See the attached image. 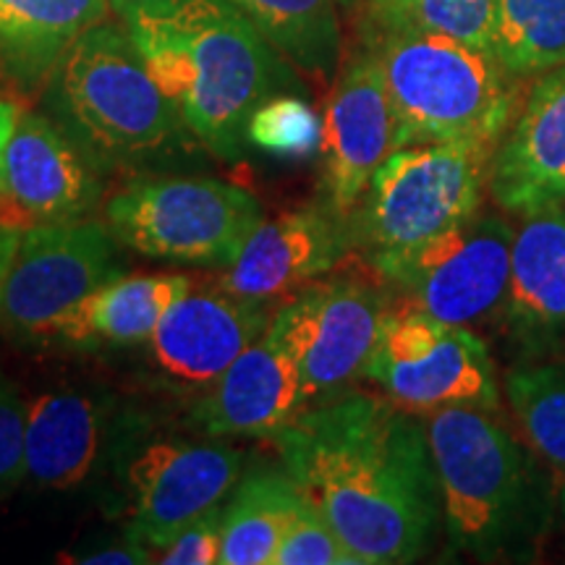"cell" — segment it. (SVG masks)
Listing matches in <instances>:
<instances>
[{"instance_id": "1", "label": "cell", "mask_w": 565, "mask_h": 565, "mask_svg": "<svg viewBox=\"0 0 565 565\" xmlns=\"http://www.w3.org/2000/svg\"><path fill=\"white\" fill-rule=\"evenodd\" d=\"M286 475L362 565L414 563L443 519L427 427L387 395L345 391L275 437Z\"/></svg>"}, {"instance_id": "2", "label": "cell", "mask_w": 565, "mask_h": 565, "mask_svg": "<svg viewBox=\"0 0 565 565\" xmlns=\"http://www.w3.org/2000/svg\"><path fill=\"white\" fill-rule=\"evenodd\" d=\"M124 24L192 137L221 160H242L259 105L307 92L228 0H160L126 13Z\"/></svg>"}, {"instance_id": "3", "label": "cell", "mask_w": 565, "mask_h": 565, "mask_svg": "<svg viewBox=\"0 0 565 565\" xmlns=\"http://www.w3.org/2000/svg\"><path fill=\"white\" fill-rule=\"evenodd\" d=\"M454 553L529 561L553 519L550 479L498 408L445 406L424 419Z\"/></svg>"}, {"instance_id": "4", "label": "cell", "mask_w": 565, "mask_h": 565, "mask_svg": "<svg viewBox=\"0 0 565 565\" xmlns=\"http://www.w3.org/2000/svg\"><path fill=\"white\" fill-rule=\"evenodd\" d=\"M42 105L100 173L160 171L192 150V131L154 82L126 24L89 26L53 68Z\"/></svg>"}, {"instance_id": "5", "label": "cell", "mask_w": 565, "mask_h": 565, "mask_svg": "<svg viewBox=\"0 0 565 565\" xmlns=\"http://www.w3.org/2000/svg\"><path fill=\"white\" fill-rule=\"evenodd\" d=\"M391 92L398 150L424 141L503 139L521 108V79L498 55L416 26L362 34Z\"/></svg>"}, {"instance_id": "6", "label": "cell", "mask_w": 565, "mask_h": 565, "mask_svg": "<svg viewBox=\"0 0 565 565\" xmlns=\"http://www.w3.org/2000/svg\"><path fill=\"white\" fill-rule=\"evenodd\" d=\"M498 145V139H454L395 150L345 217L353 249L366 259L404 252L477 215L490 192Z\"/></svg>"}, {"instance_id": "7", "label": "cell", "mask_w": 565, "mask_h": 565, "mask_svg": "<svg viewBox=\"0 0 565 565\" xmlns=\"http://www.w3.org/2000/svg\"><path fill=\"white\" fill-rule=\"evenodd\" d=\"M118 246L171 265L228 267L263 223L242 186L192 175H139L105 204Z\"/></svg>"}, {"instance_id": "8", "label": "cell", "mask_w": 565, "mask_h": 565, "mask_svg": "<svg viewBox=\"0 0 565 565\" xmlns=\"http://www.w3.org/2000/svg\"><path fill=\"white\" fill-rule=\"evenodd\" d=\"M126 536L150 553L171 545L200 515L223 508L242 482L244 458L221 437L134 433L121 443Z\"/></svg>"}, {"instance_id": "9", "label": "cell", "mask_w": 565, "mask_h": 565, "mask_svg": "<svg viewBox=\"0 0 565 565\" xmlns=\"http://www.w3.org/2000/svg\"><path fill=\"white\" fill-rule=\"evenodd\" d=\"M513 238L511 221L477 212L429 242L374 257L370 265L422 312L471 328L503 312Z\"/></svg>"}, {"instance_id": "10", "label": "cell", "mask_w": 565, "mask_h": 565, "mask_svg": "<svg viewBox=\"0 0 565 565\" xmlns=\"http://www.w3.org/2000/svg\"><path fill=\"white\" fill-rule=\"evenodd\" d=\"M364 377L414 414L445 406L500 408L498 377L482 338L408 301L387 307Z\"/></svg>"}, {"instance_id": "11", "label": "cell", "mask_w": 565, "mask_h": 565, "mask_svg": "<svg viewBox=\"0 0 565 565\" xmlns=\"http://www.w3.org/2000/svg\"><path fill=\"white\" fill-rule=\"evenodd\" d=\"M108 223L32 225L21 233L0 299V328L13 341L51 345L58 320L92 291L124 275Z\"/></svg>"}, {"instance_id": "12", "label": "cell", "mask_w": 565, "mask_h": 565, "mask_svg": "<svg viewBox=\"0 0 565 565\" xmlns=\"http://www.w3.org/2000/svg\"><path fill=\"white\" fill-rule=\"evenodd\" d=\"M387 307L377 286L343 275L303 286L273 315L299 364L303 406H320L364 377Z\"/></svg>"}, {"instance_id": "13", "label": "cell", "mask_w": 565, "mask_h": 565, "mask_svg": "<svg viewBox=\"0 0 565 565\" xmlns=\"http://www.w3.org/2000/svg\"><path fill=\"white\" fill-rule=\"evenodd\" d=\"M398 150V121L383 63L370 42L345 61L322 118V202L349 217L377 171Z\"/></svg>"}, {"instance_id": "14", "label": "cell", "mask_w": 565, "mask_h": 565, "mask_svg": "<svg viewBox=\"0 0 565 565\" xmlns=\"http://www.w3.org/2000/svg\"><path fill=\"white\" fill-rule=\"evenodd\" d=\"M100 196V171L87 152L47 113H21L6 147L0 223L26 231L87 221Z\"/></svg>"}, {"instance_id": "15", "label": "cell", "mask_w": 565, "mask_h": 565, "mask_svg": "<svg viewBox=\"0 0 565 565\" xmlns=\"http://www.w3.org/2000/svg\"><path fill=\"white\" fill-rule=\"evenodd\" d=\"M270 320L265 303L225 288L189 291L162 317L145 349L162 383L181 393H204L265 333Z\"/></svg>"}, {"instance_id": "16", "label": "cell", "mask_w": 565, "mask_h": 565, "mask_svg": "<svg viewBox=\"0 0 565 565\" xmlns=\"http://www.w3.org/2000/svg\"><path fill=\"white\" fill-rule=\"evenodd\" d=\"M351 249L341 212L322 200L303 204L252 231L242 254L225 267L221 288L267 307L322 278Z\"/></svg>"}, {"instance_id": "17", "label": "cell", "mask_w": 565, "mask_h": 565, "mask_svg": "<svg viewBox=\"0 0 565 565\" xmlns=\"http://www.w3.org/2000/svg\"><path fill=\"white\" fill-rule=\"evenodd\" d=\"M299 364L273 320L202 393L192 422L210 437H278L303 414Z\"/></svg>"}, {"instance_id": "18", "label": "cell", "mask_w": 565, "mask_h": 565, "mask_svg": "<svg viewBox=\"0 0 565 565\" xmlns=\"http://www.w3.org/2000/svg\"><path fill=\"white\" fill-rule=\"evenodd\" d=\"M500 320L534 356L565 343V204L547 202L521 215Z\"/></svg>"}, {"instance_id": "19", "label": "cell", "mask_w": 565, "mask_h": 565, "mask_svg": "<svg viewBox=\"0 0 565 565\" xmlns=\"http://www.w3.org/2000/svg\"><path fill=\"white\" fill-rule=\"evenodd\" d=\"M113 401L100 387L58 385L26 404V479L68 492L95 475L110 445Z\"/></svg>"}, {"instance_id": "20", "label": "cell", "mask_w": 565, "mask_h": 565, "mask_svg": "<svg viewBox=\"0 0 565 565\" xmlns=\"http://www.w3.org/2000/svg\"><path fill=\"white\" fill-rule=\"evenodd\" d=\"M565 179V63L536 76L492 158L490 196L505 212L542 207Z\"/></svg>"}, {"instance_id": "21", "label": "cell", "mask_w": 565, "mask_h": 565, "mask_svg": "<svg viewBox=\"0 0 565 565\" xmlns=\"http://www.w3.org/2000/svg\"><path fill=\"white\" fill-rule=\"evenodd\" d=\"M189 291V275H118L61 317L51 345L82 351L145 345Z\"/></svg>"}, {"instance_id": "22", "label": "cell", "mask_w": 565, "mask_h": 565, "mask_svg": "<svg viewBox=\"0 0 565 565\" xmlns=\"http://www.w3.org/2000/svg\"><path fill=\"white\" fill-rule=\"evenodd\" d=\"M108 11L110 0H0V87L45 89L63 53Z\"/></svg>"}, {"instance_id": "23", "label": "cell", "mask_w": 565, "mask_h": 565, "mask_svg": "<svg viewBox=\"0 0 565 565\" xmlns=\"http://www.w3.org/2000/svg\"><path fill=\"white\" fill-rule=\"evenodd\" d=\"M303 492L288 475L244 477L223 505V565H275L280 540L299 511Z\"/></svg>"}, {"instance_id": "24", "label": "cell", "mask_w": 565, "mask_h": 565, "mask_svg": "<svg viewBox=\"0 0 565 565\" xmlns=\"http://www.w3.org/2000/svg\"><path fill=\"white\" fill-rule=\"evenodd\" d=\"M296 71L333 79L343 34L335 0H228Z\"/></svg>"}, {"instance_id": "25", "label": "cell", "mask_w": 565, "mask_h": 565, "mask_svg": "<svg viewBox=\"0 0 565 565\" xmlns=\"http://www.w3.org/2000/svg\"><path fill=\"white\" fill-rule=\"evenodd\" d=\"M492 53L515 79L565 63V0H498Z\"/></svg>"}, {"instance_id": "26", "label": "cell", "mask_w": 565, "mask_h": 565, "mask_svg": "<svg viewBox=\"0 0 565 565\" xmlns=\"http://www.w3.org/2000/svg\"><path fill=\"white\" fill-rule=\"evenodd\" d=\"M505 398L529 448L565 475V356L515 366Z\"/></svg>"}, {"instance_id": "27", "label": "cell", "mask_w": 565, "mask_h": 565, "mask_svg": "<svg viewBox=\"0 0 565 565\" xmlns=\"http://www.w3.org/2000/svg\"><path fill=\"white\" fill-rule=\"evenodd\" d=\"M246 137L275 158H307L320 147L322 121L303 95H278L254 110Z\"/></svg>"}, {"instance_id": "28", "label": "cell", "mask_w": 565, "mask_h": 565, "mask_svg": "<svg viewBox=\"0 0 565 565\" xmlns=\"http://www.w3.org/2000/svg\"><path fill=\"white\" fill-rule=\"evenodd\" d=\"M494 17H498V0H414L398 26L448 34L466 45L492 53Z\"/></svg>"}, {"instance_id": "29", "label": "cell", "mask_w": 565, "mask_h": 565, "mask_svg": "<svg viewBox=\"0 0 565 565\" xmlns=\"http://www.w3.org/2000/svg\"><path fill=\"white\" fill-rule=\"evenodd\" d=\"M275 565H362L359 557L345 547L312 500L303 494L299 511L282 534Z\"/></svg>"}, {"instance_id": "30", "label": "cell", "mask_w": 565, "mask_h": 565, "mask_svg": "<svg viewBox=\"0 0 565 565\" xmlns=\"http://www.w3.org/2000/svg\"><path fill=\"white\" fill-rule=\"evenodd\" d=\"M26 479V401L6 374H0V500Z\"/></svg>"}, {"instance_id": "31", "label": "cell", "mask_w": 565, "mask_h": 565, "mask_svg": "<svg viewBox=\"0 0 565 565\" xmlns=\"http://www.w3.org/2000/svg\"><path fill=\"white\" fill-rule=\"evenodd\" d=\"M223 550V508L200 515L154 561L162 565H215Z\"/></svg>"}, {"instance_id": "32", "label": "cell", "mask_w": 565, "mask_h": 565, "mask_svg": "<svg viewBox=\"0 0 565 565\" xmlns=\"http://www.w3.org/2000/svg\"><path fill=\"white\" fill-rule=\"evenodd\" d=\"M152 553L139 542L124 536L121 545H108V547H97L87 555L74 557V563L79 565H137V563H152Z\"/></svg>"}, {"instance_id": "33", "label": "cell", "mask_w": 565, "mask_h": 565, "mask_svg": "<svg viewBox=\"0 0 565 565\" xmlns=\"http://www.w3.org/2000/svg\"><path fill=\"white\" fill-rule=\"evenodd\" d=\"M414 0H366L362 34H377L398 26L406 19Z\"/></svg>"}, {"instance_id": "34", "label": "cell", "mask_w": 565, "mask_h": 565, "mask_svg": "<svg viewBox=\"0 0 565 565\" xmlns=\"http://www.w3.org/2000/svg\"><path fill=\"white\" fill-rule=\"evenodd\" d=\"M21 228H13V225L0 223V299H3V286L6 278H9L11 263L17 257V249L21 244Z\"/></svg>"}, {"instance_id": "35", "label": "cell", "mask_w": 565, "mask_h": 565, "mask_svg": "<svg viewBox=\"0 0 565 565\" xmlns=\"http://www.w3.org/2000/svg\"><path fill=\"white\" fill-rule=\"evenodd\" d=\"M21 116V108L17 100L0 95V181H3V160H6V147L13 137V129H17Z\"/></svg>"}, {"instance_id": "36", "label": "cell", "mask_w": 565, "mask_h": 565, "mask_svg": "<svg viewBox=\"0 0 565 565\" xmlns=\"http://www.w3.org/2000/svg\"><path fill=\"white\" fill-rule=\"evenodd\" d=\"M152 3H160V0H110V9L124 19L126 13L145 9V6H152Z\"/></svg>"}, {"instance_id": "37", "label": "cell", "mask_w": 565, "mask_h": 565, "mask_svg": "<svg viewBox=\"0 0 565 565\" xmlns=\"http://www.w3.org/2000/svg\"><path fill=\"white\" fill-rule=\"evenodd\" d=\"M335 3H338V9H341V11L353 13V11L362 9V6H366V0H335Z\"/></svg>"}, {"instance_id": "38", "label": "cell", "mask_w": 565, "mask_h": 565, "mask_svg": "<svg viewBox=\"0 0 565 565\" xmlns=\"http://www.w3.org/2000/svg\"><path fill=\"white\" fill-rule=\"evenodd\" d=\"M550 202H557V204H565V179L561 181V186L555 189L553 196H550Z\"/></svg>"}, {"instance_id": "39", "label": "cell", "mask_w": 565, "mask_h": 565, "mask_svg": "<svg viewBox=\"0 0 565 565\" xmlns=\"http://www.w3.org/2000/svg\"><path fill=\"white\" fill-rule=\"evenodd\" d=\"M561 508H563V515H565V482H563V490H561Z\"/></svg>"}]
</instances>
